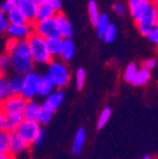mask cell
Masks as SVG:
<instances>
[{
    "label": "cell",
    "instance_id": "6da1fadb",
    "mask_svg": "<svg viewBox=\"0 0 158 159\" xmlns=\"http://www.w3.org/2000/svg\"><path fill=\"white\" fill-rule=\"evenodd\" d=\"M7 54L10 58V67L19 75H24L33 70L34 61L30 56L28 41H15L10 39L7 42Z\"/></svg>",
    "mask_w": 158,
    "mask_h": 159
},
{
    "label": "cell",
    "instance_id": "7a4b0ae2",
    "mask_svg": "<svg viewBox=\"0 0 158 159\" xmlns=\"http://www.w3.org/2000/svg\"><path fill=\"white\" fill-rule=\"evenodd\" d=\"M28 46H29V51H30V56L33 58L34 63H39V65H48L52 61V56L48 51L47 47V41L38 35L37 33H33L28 39Z\"/></svg>",
    "mask_w": 158,
    "mask_h": 159
},
{
    "label": "cell",
    "instance_id": "3957f363",
    "mask_svg": "<svg viewBox=\"0 0 158 159\" xmlns=\"http://www.w3.org/2000/svg\"><path fill=\"white\" fill-rule=\"evenodd\" d=\"M47 76L51 78L56 89H63L68 85L71 80V73L65 63V61H58V59H52L48 63Z\"/></svg>",
    "mask_w": 158,
    "mask_h": 159
},
{
    "label": "cell",
    "instance_id": "277c9868",
    "mask_svg": "<svg viewBox=\"0 0 158 159\" xmlns=\"http://www.w3.org/2000/svg\"><path fill=\"white\" fill-rule=\"evenodd\" d=\"M27 98L22 95H8L4 101L0 104V109L4 115H13V114H22L24 115V109L27 105Z\"/></svg>",
    "mask_w": 158,
    "mask_h": 159
},
{
    "label": "cell",
    "instance_id": "5b68a950",
    "mask_svg": "<svg viewBox=\"0 0 158 159\" xmlns=\"http://www.w3.org/2000/svg\"><path fill=\"white\" fill-rule=\"evenodd\" d=\"M34 33L43 37L44 39L61 37L60 29H58V24H57V20H56V16L54 18H49V19H44V20L35 22Z\"/></svg>",
    "mask_w": 158,
    "mask_h": 159
},
{
    "label": "cell",
    "instance_id": "8992f818",
    "mask_svg": "<svg viewBox=\"0 0 158 159\" xmlns=\"http://www.w3.org/2000/svg\"><path fill=\"white\" fill-rule=\"evenodd\" d=\"M39 76L33 70L23 75V89L22 96L27 100H33V97L38 95V84H39Z\"/></svg>",
    "mask_w": 158,
    "mask_h": 159
},
{
    "label": "cell",
    "instance_id": "52a82bcc",
    "mask_svg": "<svg viewBox=\"0 0 158 159\" xmlns=\"http://www.w3.org/2000/svg\"><path fill=\"white\" fill-rule=\"evenodd\" d=\"M5 33L9 35L10 39L26 41L34 33V25L29 22L24 24H9Z\"/></svg>",
    "mask_w": 158,
    "mask_h": 159
},
{
    "label": "cell",
    "instance_id": "ba28073f",
    "mask_svg": "<svg viewBox=\"0 0 158 159\" xmlns=\"http://www.w3.org/2000/svg\"><path fill=\"white\" fill-rule=\"evenodd\" d=\"M157 14H158V9L152 4L149 7V9L147 10V13L139 19V20H137V28L142 35H147L156 27Z\"/></svg>",
    "mask_w": 158,
    "mask_h": 159
},
{
    "label": "cell",
    "instance_id": "9c48e42d",
    "mask_svg": "<svg viewBox=\"0 0 158 159\" xmlns=\"http://www.w3.org/2000/svg\"><path fill=\"white\" fill-rule=\"evenodd\" d=\"M39 129H41V125H39L38 121L24 119V120L21 123V125H19L16 133L21 135L28 144H32L34 138L37 136V134L39 131Z\"/></svg>",
    "mask_w": 158,
    "mask_h": 159
},
{
    "label": "cell",
    "instance_id": "30bf717a",
    "mask_svg": "<svg viewBox=\"0 0 158 159\" xmlns=\"http://www.w3.org/2000/svg\"><path fill=\"white\" fill-rule=\"evenodd\" d=\"M128 5H129V11L132 18L137 22L147 13L149 7L152 5V2L151 0H137V2H133V3H128Z\"/></svg>",
    "mask_w": 158,
    "mask_h": 159
},
{
    "label": "cell",
    "instance_id": "8fae6325",
    "mask_svg": "<svg viewBox=\"0 0 158 159\" xmlns=\"http://www.w3.org/2000/svg\"><path fill=\"white\" fill-rule=\"evenodd\" d=\"M63 97H65V95H63V92L61 90H56V91L51 92L48 96H46V100H44L42 106L46 107L47 110L54 112L58 107L61 106V104L63 102Z\"/></svg>",
    "mask_w": 158,
    "mask_h": 159
},
{
    "label": "cell",
    "instance_id": "7c38bea8",
    "mask_svg": "<svg viewBox=\"0 0 158 159\" xmlns=\"http://www.w3.org/2000/svg\"><path fill=\"white\" fill-rule=\"evenodd\" d=\"M28 145L29 144L16 131L10 133V149H9V154H14V155L22 154V153H24L27 150Z\"/></svg>",
    "mask_w": 158,
    "mask_h": 159
},
{
    "label": "cell",
    "instance_id": "4fadbf2b",
    "mask_svg": "<svg viewBox=\"0 0 158 159\" xmlns=\"http://www.w3.org/2000/svg\"><path fill=\"white\" fill-rule=\"evenodd\" d=\"M56 20L58 24V29H60V34L62 38H72L73 35V27L71 22L63 15V14H58L56 15Z\"/></svg>",
    "mask_w": 158,
    "mask_h": 159
},
{
    "label": "cell",
    "instance_id": "5bb4252c",
    "mask_svg": "<svg viewBox=\"0 0 158 159\" xmlns=\"http://www.w3.org/2000/svg\"><path fill=\"white\" fill-rule=\"evenodd\" d=\"M7 19H8L9 24H24V23H28L22 8L19 5H13L9 9V11L7 13Z\"/></svg>",
    "mask_w": 158,
    "mask_h": 159
},
{
    "label": "cell",
    "instance_id": "9a60e30c",
    "mask_svg": "<svg viewBox=\"0 0 158 159\" xmlns=\"http://www.w3.org/2000/svg\"><path fill=\"white\" fill-rule=\"evenodd\" d=\"M7 89L9 95H22L23 89V75L16 73L7 80Z\"/></svg>",
    "mask_w": 158,
    "mask_h": 159
},
{
    "label": "cell",
    "instance_id": "2e32d148",
    "mask_svg": "<svg viewBox=\"0 0 158 159\" xmlns=\"http://www.w3.org/2000/svg\"><path fill=\"white\" fill-rule=\"evenodd\" d=\"M56 15H57V10L52 5H49L48 3L43 2L41 4H38L37 15H35V22L44 20V19H49V18H54Z\"/></svg>",
    "mask_w": 158,
    "mask_h": 159
},
{
    "label": "cell",
    "instance_id": "e0dca14e",
    "mask_svg": "<svg viewBox=\"0 0 158 159\" xmlns=\"http://www.w3.org/2000/svg\"><path fill=\"white\" fill-rule=\"evenodd\" d=\"M56 89L53 82L51 81V78L46 75H42V76H39V84H38V95L39 96H42V97H46L48 96L51 92H53Z\"/></svg>",
    "mask_w": 158,
    "mask_h": 159
},
{
    "label": "cell",
    "instance_id": "ac0fdd59",
    "mask_svg": "<svg viewBox=\"0 0 158 159\" xmlns=\"http://www.w3.org/2000/svg\"><path fill=\"white\" fill-rule=\"evenodd\" d=\"M24 120V115L22 114H13V115H5V125L4 130L8 133H14L18 130L21 123Z\"/></svg>",
    "mask_w": 158,
    "mask_h": 159
},
{
    "label": "cell",
    "instance_id": "d6986e66",
    "mask_svg": "<svg viewBox=\"0 0 158 159\" xmlns=\"http://www.w3.org/2000/svg\"><path fill=\"white\" fill-rule=\"evenodd\" d=\"M19 7L22 8L27 20L29 23H33L35 22V15H37V9H38V4L30 2V0H22Z\"/></svg>",
    "mask_w": 158,
    "mask_h": 159
},
{
    "label": "cell",
    "instance_id": "ffe728a7",
    "mask_svg": "<svg viewBox=\"0 0 158 159\" xmlns=\"http://www.w3.org/2000/svg\"><path fill=\"white\" fill-rule=\"evenodd\" d=\"M85 142H86V131L84 128H80L77 130L75 139H73V143H72V154L73 155L81 154L84 145H85Z\"/></svg>",
    "mask_w": 158,
    "mask_h": 159
},
{
    "label": "cell",
    "instance_id": "44dd1931",
    "mask_svg": "<svg viewBox=\"0 0 158 159\" xmlns=\"http://www.w3.org/2000/svg\"><path fill=\"white\" fill-rule=\"evenodd\" d=\"M46 41H47V47H48V51H49L52 58L60 57L61 52H62V46H63V38L57 37V38L46 39Z\"/></svg>",
    "mask_w": 158,
    "mask_h": 159
},
{
    "label": "cell",
    "instance_id": "7402d4cb",
    "mask_svg": "<svg viewBox=\"0 0 158 159\" xmlns=\"http://www.w3.org/2000/svg\"><path fill=\"white\" fill-rule=\"evenodd\" d=\"M151 80V71L142 67V68H138L133 80L130 81L132 85L134 86H144L146 84H148V81Z\"/></svg>",
    "mask_w": 158,
    "mask_h": 159
},
{
    "label": "cell",
    "instance_id": "603a6c76",
    "mask_svg": "<svg viewBox=\"0 0 158 159\" xmlns=\"http://www.w3.org/2000/svg\"><path fill=\"white\" fill-rule=\"evenodd\" d=\"M75 52H76L75 43L71 41V38H63V46H62V52H61L60 58L62 59V61L67 62V61H70V59L73 58Z\"/></svg>",
    "mask_w": 158,
    "mask_h": 159
},
{
    "label": "cell",
    "instance_id": "cb8c5ba5",
    "mask_svg": "<svg viewBox=\"0 0 158 159\" xmlns=\"http://www.w3.org/2000/svg\"><path fill=\"white\" fill-rule=\"evenodd\" d=\"M39 110H41V105L38 102L33 101V100H28L26 109H24V119H28V120H35L37 121V116L39 114Z\"/></svg>",
    "mask_w": 158,
    "mask_h": 159
},
{
    "label": "cell",
    "instance_id": "d4e9b609",
    "mask_svg": "<svg viewBox=\"0 0 158 159\" xmlns=\"http://www.w3.org/2000/svg\"><path fill=\"white\" fill-rule=\"evenodd\" d=\"M109 16H108V14H101L100 13V15H99V18H97V20L95 22V24H94V27H95V29H96V33H97V35L99 37H103V34H104V32H105V29H106V27L109 25Z\"/></svg>",
    "mask_w": 158,
    "mask_h": 159
},
{
    "label": "cell",
    "instance_id": "484cf974",
    "mask_svg": "<svg viewBox=\"0 0 158 159\" xmlns=\"http://www.w3.org/2000/svg\"><path fill=\"white\" fill-rule=\"evenodd\" d=\"M10 149V133L7 130L0 131V155L2 154H9Z\"/></svg>",
    "mask_w": 158,
    "mask_h": 159
},
{
    "label": "cell",
    "instance_id": "4316f807",
    "mask_svg": "<svg viewBox=\"0 0 158 159\" xmlns=\"http://www.w3.org/2000/svg\"><path fill=\"white\" fill-rule=\"evenodd\" d=\"M116 34H118V28L115 24L113 23H109V25L106 27L104 34H103V39H104V42L106 43H113L115 41V38H116Z\"/></svg>",
    "mask_w": 158,
    "mask_h": 159
},
{
    "label": "cell",
    "instance_id": "83f0119b",
    "mask_svg": "<svg viewBox=\"0 0 158 159\" xmlns=\"http://www.w3.org/2000/svg\"><path fill=\"white\" fill-rule=\"evenodd\" d=\"M87 13H89V18L91 20V24L94 25L95 22L97 20L99 15H100V11H99V5L95 0H89V4H87Z\"/></svg>",
    "mask_w": 158,
    "mask_h": 159
},
{
    "label": "cell",
    "instance_id": "f1b7e54d",
    "mask_svg": "<svg viewBox=\"0 0 158 159\" xmlns=\"http://www.w3.org/2000/svg\"><path fill=\"white\" fill-rule=\"evenodd\" d=\"M52 116H53V112L47 110L46 107H43L41 105V110H39V114L37 116V121L39 123V125H46V124H48L51 121Z\"/></svg>",
    "mask_w": 158,
    "mask_h": 159
},
{
    "label": "cell",
    "instance_id": "f546056e",
    "mask_svg": "<svg viewBox=\"0 0 158 159\" xmlns=\"http://www.w3.org/2000/svg\"><path fill=\"white\" fill-rule=\"evenodd\" d=\"M110 116H111V109L110 107H105L100 112V115H99V119H97V129H103L108 124Z\"/></svg>",
    "mask_w": 158,
    "mask_h": 159
},
{
    "label": "cell",
    "instance_id": "4dcf8cb0",
    "mask_svg": "<svg viewBox=\"0 0 158 159\" xmlns=\"http://www.w3.org/2000/svg\"><path fill=\"white\" fill-rule=\"evenodd\" d=\"M75 81H76V87L78 90L84 89L85 86V82H86V72L84 68H77L76 70V73H75Z\"/></svg>",
    "mask_w": 158,
    "mask_h": 159
},
{
    "label": "cell",
    "instance_id": "1f68e13d",
    "mask_svg": "<svg viewBox=\"0 0 158 159\" xmlns=\"http://www.w3.org/2000/svg\"><path fill=\"white\" fill-rule=\"evenodd\" d=\"M137 70H138V67H137L135 63H129L127 66V68L124 70V73H123V77H124L125 81H128V82L132 81L134 75H135V72H137Z\"/></svg>",
    "mask_w": 158,
    "mask_h": 159
},
{
    "label": "cell",
    "instance_id": "d6a6232c",
    "mask_svg": "<svg viewBox=\"0 0 158 159\" xmlns=\"http://www.w3.org/2000/svg\"><path fill=\"white\" fill-rule=\"evenodd\" d=\"M44 139H46V130L44 129H39V131H38V134H37V136L34 138V140H33V145L35 147V148H39L43 143H44Z\"/></svg>",
    "mask_w": 158,
    "mask_h": 159
},
{
    "label": "cell",
    "instance_id": "836d02e7",
    "mask_svg": "<svg viewBox=\"0 0 158 159\" xmlns=\"http://www.w3.org/2000/svg\"><path fill=\"white\" fill-rule=\"evenodd\" d=\"M10 68V58L8 54H3L0 53V71H8Z\"/></svg>",
    "mask_w": 158,
    "mask_h": 159
},
{
    "label": "cell",
    "instance_id": "e575fe53",
    "mask_svg": "<svg viewBox=\"0 0 158 159\" xmlns=\"http://www.w3.org/2000/svg\"><path fill=\"white\" fill-rule=\"evenodd\" d=\"M8 89H7V80L3 77L0 80V104L4 101V98L8 96Z\"/></svg>",
    "mask_w": 158,
    "mask_h": 159
},
{
    "label": "cell",
    "instance_id": "d590c367",
    "mask_svg": "<svg viewBox=\"0 0 158 159\" xmlns=\"http://www.w3.org/2000/svg\"><path fill=\"white\" fill-rule=\"evenodd\" d=\"M8 25H9V22H8V19H7V14L3 13L2 9H0V34L7 32Z\"/></svg>",
    "mask_w": 158,
    "mask_h": 159
},
{
    "label": "cell",
    "instance_id": "8d00e7d4",
    "mask_svg": "<svg viewBox=\"0 0 158 159\" xmlns=\"http://www.w3.org/2000/svg\"><path fill=\"white\" fill-rule=\"evenodd\" d=\"M147 38H148V41L151 42V43H153V44H157L158 46V28H153L147 35H146Z\"/></svg>",
    "mask_w": 158,
    "mask_h": 159
},
{
    "label": "cell",
    "instance_id": "74e56055",
    "mask_svg": "<svg viewBox=\"0 0 158 159\" xmlns=\"http://www.w3.org/2000/svg\"><path fill=\"white\" fill-rule=\"evenodd\" d=\"M113 10H114V13L118 14V15H124V14L127 13V8H125L124 4L120 3V2L114 3V5H113Z\"/></svg>",
    "mask_w": 158,
    "mask_h": 159
},
{
    "label": "cell",
    "instance_id": "f35d334b",
    "mask_svg": "<svg viewBox=\"0 0 158 159\" xmlns=\"http://www.w3.org/2000/svg\"><path fill=\"white\" fill-rule=\"evenodd\" d=\"M156 66H157V59L156 58H147L146 61L143 62V67L144 68H147V70H153V68H156Z\"/></svg>",
    "mask_w": 158,
    "mask_h": 159
},
{
    "label": "cell",
    "instance_id": "ab89813d",
    "mask_svg": "<svg viewBox=\"0 0 158 159\" xmlns=\"http://www.w3.org/2000/svg\"><path fill=\"white\" fill-rule=\"evenodd\" d=\"M44 2L48 3L49 5H52L57 11L61 9V5H62V4H61V0H44Z\"/></svg>",
    "mask_w": 158,
    "mask_h": 159
},
{
    "label": "cell",
    "instance_id": "60d3db41",
    "mask_svg": "<svg viewBox=\"0 0 158 159\" xmlns=\"http://www.w3.org/2000/svg\"><path fill=\"white\" fill-rule=\"evenodd\" d=\"M12 7H13V4H12L10 2H8V0H5V2L3 3V5L0 7V9H2V11H3V13H5V14H7Z\"/></svg>",
    "mask_w": 158,
    "mask_h": 159
},
{
    "label": "cell",
    "instance_id": "b9f144b4",
    "mask_svg": "<svg viewBox=\"0 0 158 159\" xmlns=\"http://www.w3.org/2000/svg\"><path fill=\"white\" fill-rule=\"evenodd\" d=\"M4 125H5V115L0 109V131L4 130Z\"/></svg>",
    "mask_w": 158,
    "mask_h": 159
},
{
    "label": "cell",
    "instance_id": "7bdbcfd3",
    "mask_svg": "<svg viewBox=\"0 0 158 159\" xmlns=\"http://www.w3.org/2000/svg\"><path fill=\"white\" fill-rule=\"evenodd\" d=\"M8 2H10L13 5H19V4H21L22 0H8Z\"/></svg>",
    "mask_w": 158,
    "mask_h": 159
},
{
    "label": "cell",
    "instance_id": "ee69618b",
    "mask_svg": "<svg viewBox=\"0 0 158 159\" xmlns=\"http://www.w3.org/2000/svg\"><path fill=\"white\" fill-rule=\"evenodd\" d=\"M0 159H10V157H9V154H2L0 155Z\"/></svg>",
    "mask_w": 158,
    "mask_h": 159
},
{
    "label": "cell",
    "instance_id": "f6af8a7d",
    "mask_svg": "<svg viewBox=\"0 0 158 159\" xmlns=\"http://www.w3.org/2000/svg\"><path fill=\"white\" fill-rule=\"evenodd\" d=\"M151 2H152V4L158 9V0H151Z\"/></svg>",
    "mask_w": 158,
    "mask_h": 159
},
{
    "label": "cell",
    "instance_id": "bcb514c9",
    "mask_svg": "<svg viewBox=\"0 0 158 159\" xmlns=\"http://www.w3.org/2000/svg\"><path fill=\"white\" fill-rule=\"evenodd\" d=\"M30 2H33V3H35V4H41V3L44 2V0H30Z\"/></svg>",
    "mask_w": 158,
    "mask_h": 159
},
{
    "label": "cell",
    "instance_id": "7dc6e473",
    "mask_svg": "<svg viewBox=\"0 0 158 159\" xmlns=\"http://www.w3.org/2000/svg\"><path fill=\"white\" fill-rule=\"evenodd\" d=\"M142 159H153V158H152V157H149V155H146V157H143Z\"/></svg>",
    "mask_w": 158,
    "mask_h": 159
},
{
    "label": "cell",
    "instance_id": "c3c4849f",
    "mask_svg": "<svg viewBox=\"0 0 158 159\" xmlns=\"http://www.w3.org/2000/svg\"><path fill=\"white\" fill-rule=\"evenodd\" d=\"M156 28H158V14H157V19H156Z\"/></svg>",
    "mask_w": 158,
    "mask_h": 159
},
{
    "label": "cell",
    "instance_id": "681fc988",
    "mask_svg": "<svg viewBox=\"0 0 158 159\" xmlns=\"http://www.w3.org/2000/svg\"><path fill=\"white\" fill-rule=\"evenodd\" d=\"M3 73H4V72H3V71H0V80H2V78H3V77H4V75H3Z\"/></svg>",
    "mask_w": 158,
    "mask_h": 159
},
{
    "label": "cell",
    "instance_id": "f907efd6",
    "mask_svg": "<svg viewBox=\"0 0 158 159\" xmlns=\"http://www.w3.org/2000/svg\"><path fill=\"white\" fill-rule=\"evenodd\" d=\"M133 2H137V0H128V3H133Z\"/></svg>",
    "mask_w": 158,
    "mask_h": 159
}]
</instances>
